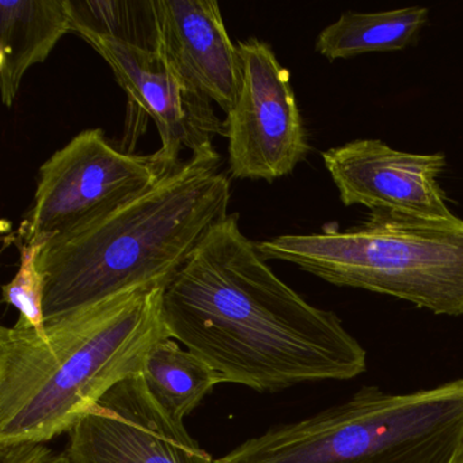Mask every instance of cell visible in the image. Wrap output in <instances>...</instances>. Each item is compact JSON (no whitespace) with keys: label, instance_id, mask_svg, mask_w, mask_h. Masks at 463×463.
Here are the masks:
<instances>
[{"label":"cell","instance_id":"obj_12","mask_svg":"<svg viewBox=\"0 0 463 463\" xmlns=\"http://www.w3.org/2000/svg\"><path fill=\"white\" fill-rule=\"evenodd\" d=\"M71 32L70 0L0 2V94L5 107L14 104L26 71L44 63Z\"/></svg>","mask_w":463,"mask_h":463},{"label":"cell","instance_id":"obj_4","mask_svg":"<svg viewBox=\"0 0 463 463\" xmlns=\"http://www.w3.org/2000/svg\"><path fill=\"white\" fill-rule=\"evenodd\" d=\"M260 256L291 262L333 286L406 300L438 316H463V221L371 211L367 221L321 234L256 242Z\"/></svg>","mask_w":463,"mask_h":463},{"label":"cell","instance_id":"obj_3","mask_svg":"<svg viewBox=\"0 0 463 463\" xmlns=\"http://www.w3.org/2000/svg\"><path fill=\"white\" fill-rule=\"evenodd\" d=\"M221 158L178 169L40 253L44 324L124 292L166 287L213 226L230 215Z\"/></svg>","mask_w":463,"mask_h":463},{"label":"cell","instance_id":"obj_6","mask_svg":"<svg viewBox=\"0 0 463 463\" xmlns=\"http://www.w3.org/2000/svg\"><path fill=\"white\" fill-rule=\"evenodd\" d=\"M175 170L158 153L142 156L118 150L102 129H83L40 167L33 203L7 241L17 248L44 246L123 204Z\"/></svg>","mask_w":463,"mask_h":463},{"label":"cell","instance_id":"obj_11","mask_svg":"<svg viewBox=\"0 0 463 463\" xmlns=\"http://www.w3.org/2000/svg\"><path fill=\"white\" fill-rule=\"evenodd\" d=\"M156 51L226 115L237 101L241 59L215 0H153Z\"/></svg>","mask_w":463,"mask_h":463},{"label":"cell","instance_id":"obj_7","mask_svg":"<svg viewBox=\"0 0 463 463\" xmlns=\"http://www.w3.org/2000/svg\"><path fill=\"white\" fill-rule=\"evenodd\" d=\"M241 80L237 101L224 120L230 175L235 180L273 183L294 172L310 153L307 131L291 88L289 71L269 44H237Z\"/></svg>","mask_w":463,"mask_h":463},{"label":"cell","instance_id":"obj_17","mask_svg":"<svg viewBox=\"0 0 463 463\" xmlns=\"http://www.w3.org/2000/svg\"><path fill=\"white\" fill-rule=\"evenodd\" d=\"M0 463H70L64 452H55L45 444H18L0 447Z\"/></svg>","mask_w":463,"mask_h":463},{"label":"cell","instance_id":"obj_2","mask_svg":"<svg viewBox=\"0 0 463 463\" xmlns=\"http://www.w3.org/2000/svg\"><path fill=\"white\" fill-rule=\"evenodd\" d=\"M165 287L116 295L45 322L0 329V447L45 444L69 433L110 389L143 373L170 337Z\"/></svg>","mask_w":463,"mask_h":463},{"label":"cell","instance_id":"obj_9","mask_svg":"<svg viewBox=\"0 0 463 463\" xmlns=\"http://www.w3.org/2000/svg\"><path fill=\"white\" fill-rule=\"evenodd\" d=\"M112 69L134 109L151 118L161 137L156 153L175 170L183 165L180 153L221 158L213 146L224 137V121L216 116L211 99L186 82L156 51L143 50L116 40L82 36Z\"/></svg>","mask_w":463,"mask_h":463},{"label":"cell","instance_id":"obj_1","mask_svg":"<svg viewBox=\"0 0 463 463\" xmlns=\"http://www.w3.org/2000/svg\"><path fill=\"white\" fill-rule=\"evenodd\" d=\"M170 337L223 379L259 392L351 381L367 370L364 346L333 311L310 305L260 256L230 213L167 283Z\"/></svg>","mask_w":463,"mask_h":463},{"label":"cell","instance_id":"obj_16","mask_svg":"<svg viewBox=\"0 0 463 463\" xmlns=\"http://www.w3.org/2000/svg\"><path fill=\"white\" fill-rule=\"evenodd\" d=\"M42 245H24L18 248L20 251V267L17 275L12 281L5 284L4 302L18 311V324L42 329L44 326L43 316V292H44V279L40 272L39 257Z\"/></svg>","mask_w":463,"mask_h":463},{"label":"cell","instance_id":"obj_13","mask_svg":"<svg viewBox=\"0 0 463 463\" xmlns=\"http://www.w3.org/2000/svg\"><path fill=\"white\" fill-rule=\"evenodd\" d=\"M428 15L427 7L379 13L345 12L318 34L316 51L330 61L370 52L401 51L419 40Z\"/></svg>","mask_w":463,"mask_h":463},{"label":"cell","instance_id":"obj_15","mask_svg":"<svg viewBox=\"0 0 463 463\" xmlns=\"http://www.w3.org/2000/svg\"><path fill=\"white\" fill-rule=\"evenodd\" d=\"M72 33L116 40L156 51V29L153 0H70Z\"/></svg>","mask_w":463,"mask_h":463},{"label":"cell","instance_id":"obj_8","mask_svg":"<svg viewBox=\"0 0 463 463\" xmlns=\"http://www.w3.org/2000/svg\"><path fill=\"white\" fill-rule=\"evenodd\" d=\"M64 454L70 463H218L143 373L116 384L78 420Z\"/></svg>","mask_w":463,"mask_h":463},{"label":"cell","instance_id":"obj_10","mask_svg":"<svg viewBox=\"0 0 463 463\" xmlns=\"http://www.w3.org/2000/svg\"><path fill=\"white\" fill-rule=\"evenodd\" d=\"M345 207L364 205L417 216H452L438 178L444 154L394 150L375 139H359L322 154Z\"/></svg>","mask_w":463,"mask_h":463},{"label":"cell","instance_id":"obj_18","mask_svg":"<svg viewBox=\"0 0 463 463\" xmlns=\"http://www.w3.org/2000/svg\"><path fill=\"white\" fill-rule=\"evenodd\" d=\"M449 463H463V441L460 443L459 449H457L454 458H452Z\"/></svg>","mask_w":463,"mask_h":463},{"label":"cell","instance_id":"obj_14","mask_svg":"<svg viewBox=\"0 0 463 463\" xmlns=\"http://www.w3.org/2000/svg\"><path fill=\"white\" fill-rule=\"evenodd\" d=\"M143 376L153 394L181 421L213 387L223 383L208 363L173 338L162 340L148 352Z\"/></svg>","mask_w":463,"mask_h":463},{"label":"cell","instance_id":"obj_5","mask_svg":"<svg viewBox=\"0 0 463 463\" xmlns=\"http://www.w3.org/2000/svg\"><path fill=\"white\" fill-rule=\"evenodd\" d=\"M463 441V376L394 394L364 386L337 405L270 427L218 463H449Z\"/></svg>","mask_w":463,"mask_h":463}]
</instances>
